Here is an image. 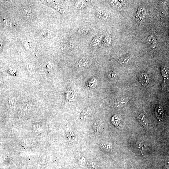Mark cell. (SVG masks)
I'll return each mask as SVG.
<instances>
[{"instance_id": "cell-6", "label": "cell", "mask_w": 169, "mask_h": 169, "mask_svg": "<svg viewBox=\"0 0 169 169\" xmlns=\"http://www.w3.org/2000/svg\"><path fill=\"white\" fill-rule=\"evenodd\" d=\"M146 11L144 7H140L138 11L137 16L138 20L142 21L145 17Z\"/></svg>"}, {"instance_id": "cell-11", "label": "cell", "mask_w": 169, "mask_h": 169, "mask_svg": "<svg viewBox=\"0 0 169 169\" xmlns=\"http://www.w3.org/2000/svg\"><path fill=\"white\" fill-rule=\"evenodd\" d=\"M89 32L88 29L85 27H82L79 29L78 32L79 34L82 35H86Z\"/></svg>"}, {"instance_id": "cell-22", "label": "cell", "mask_w": 169, "mask_h": 169, "mask_svg": "<svg viewBox=\"0 0 169 169\" xmlns=\"http://www.w3.org/2000/svg\"><path fill=\"white\" fill-rule=\"evenodd\" d=\"M1 80H0V83H1Z\"/></svg>"}, {"instance_id": "cell-9", "label": "cell", "mask_w": 169, "mask_h": 169, "mask_svg": "<svg viewBox=\"0 0 169 169\" xmlns=\"http://www.w3.org/2000/svg\"><path fill=\"white\" fill-rule=\"evenodd\" d=\"M161 71L162 74L165 80H166L168 76V71L166 66L162 65L161 67Z\"/></svg>"}, {"instance_id": "cell-13", "label": "cell", "mask_w": 169, "mask_h": 169, "mask_svg": "<svg viewBox=\"0 0 169 169\" xmlns=\"http://www.w3.org/2000/svg\"><path fill=\"white\" fill-rule=\"evenodd\" d=\"M39 33L40 35L44 37H49L52 35V33L46 30H40Z\"/></svg>"}, {"instance_id": "cell-2", "label": "cell", "mask_w": 169, "mask_h": 169, "mask_svg": "<svg viewBox=\"0 0 169 169\" xmlns=\"http://www.w3.org/2000/svg\"><path fill=\"white\" fill-rule=\"evenodd\" d=\"M139 82L142 86L146 87L147 86L149 81L148 73L145 71L142 72L139 75Z\"/></svg>"}, {"instance_id": "cell-1", "label": "cell", "mask_w": 169, "mask_h": 169, "mask_svg": "<svg viewBox=\"0 0 169 169\" xmlns=\"http://www.w3.org/2000/svg\"><path fill=\"white\" fill-rule=\"evenodd\" d=\"M66 134L68 141L69 143H72L74 140L75 132L70 126H67L66 127Z\"/></svg>"}, {"instance_id": "cell-4", "label": "cell", "mask_w": 169, "mask_h": 169, "mask_svg": "<svg viewBox=\"0 0 169 169\" xmlns=\"http://www.w3.org/2000/svg\"><path fill=\"white\" fill-rule=\"evenodd\" d=\"M155 114L157 119L160 121L163 120L164 111L163 108L160 106H157L155 109Z\"/></svg>"}, {"instance_id": "cell-12", "label": "cell", "mask_w": 169, "mask_h": 169, "mask_svg": "<svg viewBox=\"0 0 169 169\" xmlns=\"http://www.w3.org/2000/svg\"><path fill=\"white\" fill-rule=\"evenodd\" d=\"M99 130V125L97 123H94L92 129V133L95 134H97Z\"/></svg>"}, {"instance_id": "cell-21", "label": "cell", "mask_w": 169, "mask_h": 169, "mask_svg": "<svg viewBox=\"0 0 169 169\" xmlns=\"http://www.w3.org/2000/svg\"><path fill=\"white\" fill-rule=\"evenodd\" d=\"M123 102V101L122 100V101H121V102ZM115 103H120V102H116ZM121 103H122L123 105H124L125 104H126V103H123V102H121Z\"/></svg>"}, {"instance_id": "cell-16", "label": "cell", "mask_w": 169, "mask_h": 169, "mask_svg": "<svg viewBox=\"0 0 169 169\" xmlns=\"http://www.w3.org/2000/svg\"><path fill=\"white\" fill-rule=\"evenodd\" d=\"M112 123L115 125V126H117V125L119 124V120L118 117H117L116 116H114L112 119Z\"/></svg>"}, {"instance_id": "cell-15", "label": "cell", "mask_w": 169, "mask_h": 169, "mask_svg": "<svg viewBox=\"0 0 169 169\" xmlns=\"http://www.w3.org/2000/svg\"><path fill=\"white\" fill-rule=\"evenodd\" d=\"M129 60V58L127 56L121 58L119 61V63L123 65L127 63Z\"/></svg>"}, {"instance_id": "cell-10", "label": "cell", "mask_w": 169, "mask_h": 169, "mask_svg": "<svg viewBox=\"0 0 169 169\" xmlns=\"http://www.w3.org/2000/svg\"><path fill=\"white\" fill-rule=\"evenodd\" d=\"M87 5V3L86 2L83 1H80L77 2L75 3V7L76 8L81 9L85 7Z\"/></svg>"}, {"instance_id": "cell-23", "label": "cell", "mask_w": 169, "mask_h": 169, "mask_svg": "<svg viewBox=\"0 0 169 169\" xmlns=\"http://www.w3.org/2000/svg\"></svg>"}, {"instance_id": "cell-7", "label": "cell", "mask_w": 169, "mask_h": 169, "mask_svg": "<svg viewBox=\"0 0 169 169\" xmlns=\"http://www.w3.org/2000/svg\"><path fill=\"white\" fill-rule=\"evenodd\" d=\"M138 120L141 124L144 127H147L148 125V121L145 115L142 113L138 116Z\"/></svg>"}, {"instance_id": "cell-3", "label": "cell", "mask_w": 169, "mask_h": 169, "mask_svg": "<svg viewBox=\"0 0 169 169\" xmlns=\"http://www.w3.org/2000/svg\"><path fill=\"white\" fill-rule=\"evenodd\" d=\"M91 63V61L89 58H84L78 62V66L80 68L84 69L89 67Z\"/></svg>"}, {"instance_id": "cell-17", "label": "cell", "mask_w": 169, "mask_h": 169, "mask_svg": "<svg viewBox=\"0 0 169 169\" xmlns=\"http://www.w3.org/2000/svg\"><path fill=\"white\" fill-rule=\"evenodd\" d=\"M89 165L90 167L93 169H95L97 167V164L95 162L91 161L89 163Z\"/></svg>"}, {"instance_id": "cell-5", "label": "cell", "mask_w": 169, "mask_h": 169, "mask_svg": "<svg viewBox=\"0 0 169 169\" xmlns=\"http://www.w3.org/2000/svg\"><path fill=\"white\" fill-rule=\"evenodd\" d=\"M100 147L101 149L105 151L110 152L112 149V145L109 142H103L100 144Z\"/></svg>"}, {"instance_id": "cell-20", "label": "cell", "mask_w": 169, "mask_h": 169, "mask_svg": "<svg viewBox=\"0 0 169 169\" xmlns=\"http://www.w3.org/2000/svg\"><path fill=\"white\" fill-rule=\"evenodd\" d=\"M81 164L82 165V166H84V165H85L86 164L85 160L84 157L82 158L81 160Z\"/></svg>"}, {"instance_id": "cell-14", "label": "cell", "mask_w": 169, "mask_h": 169, "mask_svg": "<svg viewBox=\"0 0 169 169\" xmlns=\"http://www.w3.org/2000/svg\"><path fill=\"white\" fill-rule=\"evenodd\" d=\"M51 6H52L54 8L56 9L58 11V12H59L61 13L62 14H65V10L63 8H61V7H60V6L55 4H53L52 5H51Z\"/></svg>"}, {"instance_id": "cell-18", "label": "cell", "mask_w": 169, "mask_h": 169, "mask_svg": "<svg viewBox=\"0 0 169 169\" xmlns=\"http://www.w3.org/2000/svg\"><path fill=\"white\" fill-rule=\"evenodd\" d=\"M16 101V99L15 98L11 99L9 101V104L11 106H13L15 105Z\"/></svg>"}, {"instance_id": "cell-8", "label": "cell", "mask_w": 169, "mask_h": 169, "mask_svg": "<svg viewBox=\"0 0 169 169\" xmlns=\"http://www.w3.org/2000/svg\"><path fill=\"white\" fill-rule=\"evenodd\" d=\"M97 16L99 19H106L108 17V15L105 11L102 10H98L96 12Z\"/></svg>"}, {"instance_id": "cell-19", "label": "cell", "mask_w": 169, "mask_h": 169, "mask_svg": "<svg viewBox=\"0 0 169 169\" xmlns=\"http://www.w3.org/2000/svg\"><path fill=\"white\" fill-rule=\"evenodd\" d=\"M110 38L109 36L106 37L104 39V42L106 45H108L110 42Z\"/></svg>"}]
</instances>
